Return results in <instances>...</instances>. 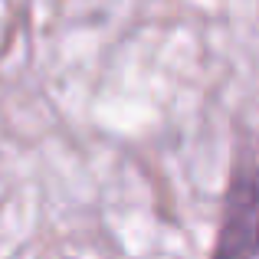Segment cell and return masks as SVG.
Segmentation results:
<instances>
[{"instance_id":"obj_1","label":"cell","mask_w":259,"mask_h":259,"mask_svg":"<svg viewBox=\"0 0 259 259\" xmlns=\"http://www.w3.org/2000/svg\"><path fill=\"white\" fill-rule=\"evenodd\" d=\"M213 256H259V164L230 177Z\"/></svg>"}]
</instances>
